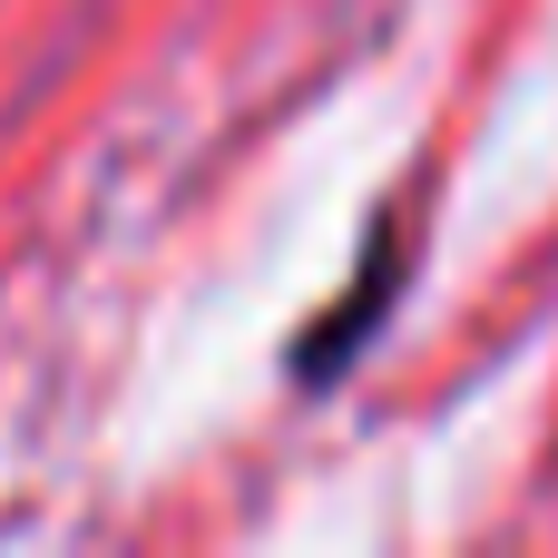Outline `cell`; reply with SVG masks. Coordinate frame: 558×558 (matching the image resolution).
Returning a JSON list of instances; mask_svg holds the SVG:
<instances>
[{
  "label": "cell",
  "mask_w": 558,
  "mask_h": 558,
  "mask_svg": "<svg viewBox=\"0 0 558 558\" xmlns=\"http://www.w3.org/2000/svg\"><path fill=\"white\" fill-rule=\"evenodd\" d=\"M392 284H402V245L383 235V245L363 255V284H353L343 304H324V314H314V333H304V353H294V373H304V383H324V373H343V363L363 353V333H373V314H383V294H392Z\"/></svg>",
  "instance_id": "cell-1"
}]
</instances>
